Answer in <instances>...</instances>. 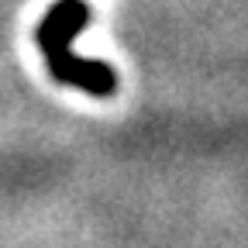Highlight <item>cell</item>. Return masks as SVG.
Returning <instances> with one entry per match:
<instances>
[{
	"mask_svg": "<svg viewBox=\"0 0 248 248\" xmlns=\"http://www.w3.org/2000/svg\"><path fill=\"white\" fill-rule=\"evenodd\" d=\"M86 21H90L86 0H59V4H52L38 24V48L45 52L48 73L55 76V83L76 86L90 97H110L117 90V73L107 62L79 59L73 52V38L86 28Z\"/></svg>",
	"mask_w": 248,
	"mask_h": 248,
	"instance_id": "cell-1",
	"label": "cell"
}]
</instances>
